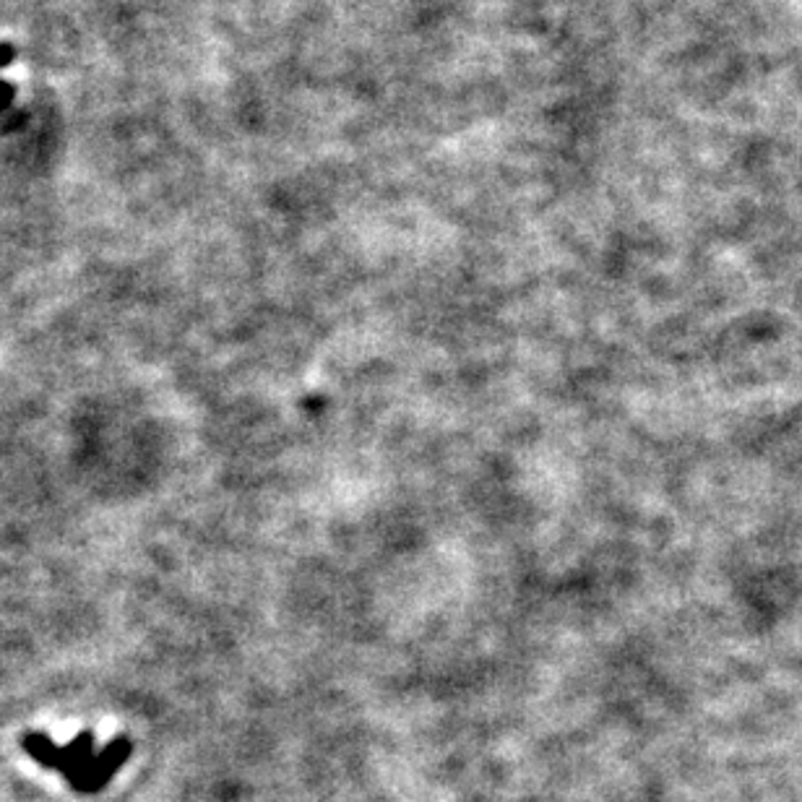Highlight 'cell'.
<instances>
[{"instance_id": "obj_1", "label": "cell", "mask_w": 802, "mask_h": 802, "mask_svg": "<svg viewBox=\"0 0 802 802\" xmlns=\"http://www.w3.org/2000/svg\"><path fill=\"white\" fill-rule=\"evenodd\" d=\"M131 753H133V742L128 738H115L110 746L102 748L100 753H94L92 759L84 763V769H81L76 777L69 779V784L81 794H94L105 790L110 779L117 774V769L131 759Z\"/></svg>"}, {"instance_id": "obj_2", "label": "cell", "mask_w": 802, "mask_h": 802, "mask_svg": "<svg viewBox=\"0 0 802 802\" xmlns=\"http://www.w3.org/2000/svg\"><path fill=\"white\" fill-rule=\"evenodd\" d=\"M94 755V732H79L69 746H61V759H58V769L65 779L76 777L84 763Z\"/></svg>"}, {"instance_id": "obj_3", "label": "cell", "mask_w": 802, "mask_h": 802, "mask_svg": "<svg viewBox=\"0 0 802 802\" xmlns=\"http://www.w3.org/2000/svg\"><path fill=\"white\" fill-rule=\"evenodd\" d=\"M21 748L27 750L32 759L44 769H58V759H61V746H55L48 734L42 732H29L21 740Z\"/></svg>"}, {"instance_id": "obj_4", "label": "cell", "mask_w": 802, "mask_h": 802, "mask_svg": "<svg viewBox=\"0 0 802 802\" xmlns=\"http://www.w3.org/2000/svg\"><path fill=\"white\" fill-rule=\"evenodd\" d=\"M13 55H17V53H13L11 44H0V69H3V65H9L13 61Z\"/></svg>"}]
</instances>
